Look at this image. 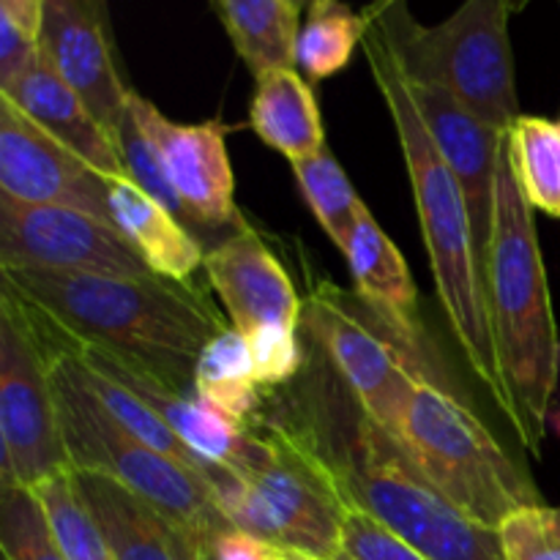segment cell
Returning <instances> with one entry per match:
<instances>
[{
	"mask_svg": "<svg viewBox=\"0 0 560 560\" xmlns=\"http://www.w3.org/2000/svg\"><path fill=\"white\" fill-rule=\"evenodd\" d=\"M0 279L38 339L98 350L184 397H195V366L206 345L230 328L206 290L156 273L0 268Z\"/></svg>",
	"mask_w": 560,
	"mask_h": 560,
	"instance_id": "1",
	"label": "cell"
},
{
	"mask_svg": "<svg viewBox=\"0 0 560 560\" xmlns=\"http://www.w3.org/2000/svg\"><path fill=\"white\" fill-rule=\"evenodd\" d=\"M364 14V11H361ZM364 47L366 63L377 82L388 115L402 145L408 178L413 186L416 211H419L421 233H424L427 255H430L432 277H435L438 299L448 317L454 339L463 350L474 375L490 394L492 402L512 421L506 383H503L501 361H498L495 337L490 323V299H487V268L476 246L474 224H470L468 200L448 170L446 159L427 131L424 118L410 93L408 77L388 44L386 33L375 20L364 14Z\"/></svg>",
	"mask_w": 560,
	"mask_h": 560,
	"instance_id": "2",
	"label": "cell"
},
{
	"mask_svg": "<svg viewBox=\"0 0 560 560\" xmlns=\"http://www.w3.org/2000/svg\"><path fill=\"white\" fill-rule=\"evenodd\" d=\"M487 299L512 430L534 457L541 454L558 388L560 342L534 208L525 200L503 142L495 178V213L487 255Z\"/></svg>",
	"mask_w": 560,
	"mask_h": 560,
	"instance_id": "3",
	"label": "cell"
},
{
	"mask_svg": "<svg viewBox=\"0 0 560 560\" xmlns=\"http://www.w3.org/2000/svg\"><path fill=\"white\" fill-rule=\"evenodd\" d=\"M299 427L334 468L345 501L381 520L427 560H506L501 534L459 512L359 402L339 430H328L331 438Z\"/></svg>",
	"mask_w": 560,
	"mask_h": 560,
	"instance_id": "4",
	"label": "cell"
},
{
	"mask_svg": "<svg viewBox=\"0 0 560 560\" xmlns=\"http://www.w3.org/2000/svg\"><path fill=\"white\" fill-rule=\"evenodd\" d=\"M38 345L49 361V383H52L60 435L71 470L107 476L124 485L126 490L159 509L186 536H191L200 550L233 528L219 509L217 492L206 479L189 474L124 430L88 392L74 359L42 339Z\"/></svg>",
	"mask_w": 560,
	"mask_h": 560,
	"instance_id": "5",
	"label": "cell"
},
{
	"mask_svg": "<svg viewBox=\"0 0 560 560\" xmlns=\"http://www.w3.org/2000/svg\"><path fill=\"white\" fill-rule=\"evenodd\" d=\"M381 25L408 80L441 85L498 131L520 118L509 16L514 0H463L441 25H421L405 0H372L364 9Z\"/></svg>",
	"mask_w": 560,
	"mask_h": 560,
	"instance_id": "6",
	"label": "cell"
},
{
	"mask_svg": "<svg viewBox=\"0 0 560 560\" xmlns=\"http://www.w3.org/2000/svg\"><path fill=\"white\" fill-rule=\"evenodd\" d=\"M394 441L474 523L498 530L512 514L545 506L528 470L485 421L432 377H421Z\"/></svg>",
	"mask_w": 560,
	"mask_h": 560,
	"instance_id": "7",
	"label": "cell"
},
{
	"mask_svg": "<svg viewBox=\"0 0 560 560\" xmlns=\"http://www.w3.org/2000/svg\"><path fill=\"white\" fill-rule=\"evenodd\" d=\"M271 457L246 479L228 474L213 485L230 525L277 550L331 560L342 552L348 501L337 474L293 421H260Z\"/></svg>",
	"mask_w": 560,
	"mask_h": 560,
	"instance_id": "8",
	"label": "cell"
},
{
	"mask_svg": "<svg viewBox=\"0 0 560 560\" xmlns=\"http://www.w3.org/2000/svg\"><path fill=\"white\" fill-rule=\"evenodd\" d=\"M359 304V295L323 279L304 301L306 328L359 408L394 438L416 383L432 375L397 334L370 326Z\"/></svg>",
	"mask_w": 560,
	"mask_h": 560,
	"instance_id": "9",
	"label": "cell"
},
{
	"mask_svg": "<svg viewBox=\"0 0 560 560\" xmlns=\"http://www.w3.org/2000/svg\"><path fill=\"white\" fill-rule=\"evenodd\" d=\"M49 361L22 312L0 299V487L36 490L69 474Z\"/></svg>",
	"mask_w": 560,
	"mask_h": 560,
	"instance_id": "10",
	"label": "cell"
},
{
	"mask_svg": "<svg viewBox=\"0 0 560 560\" xmlns=\"http://www.w3.org/2000/svg\"><path fill=\"white\" fill-rule=\"evenodd\" d=\"M0 268L151 277L115 224L60 206H31L0 195Z\"/></svg>",
	"mask_w": 560,
	"mask_h": 560,
	"instance_id": "11",
	"label": "cell"
},
{
	"mask_svg": "<svg viewBox=\"0 0 560 560\" xmlns=\"http://www.w3.org/2000/svg\"><path fill=\"white\" fill-rule=\"evenodd\" d=\"M0 195L109 219V175L55 140L0 96Z\"/></svg>",
	"mask_w": 560,
	"mask_h": 560,
	"instance_id": "12",
	"label": "cell"
},
{
	"mask_svg": "<svg viewBox=\"0 0 560 560\" xmlns=\"http://www.w3.org/2000/svg\"><path fill=\"white\" fill-rule=\"evenodd\" d=\"M129 109L162 156L164 173L189 211L191 224L244 228L235 208V175L228 156V126L175 124L162 109L131 91Z\"/></svg>",
	"mask_w": 560,
	"mask_h": 560,
	"instance_id": "13",
	"label": "cell"
},
{
	"mask_svg": "<svg viewBox=\"0 0 560 560\" xmlns=\"http://www.w3.org/2000/svg\"><path fill=\"white\" fill-rule=\"evenodd\" d=\"M38 47L44 60L115 135L131 88L120 77L107 0H47Z\"/></svg>",
	"mask_w": 560,
	"mask_h": 560,
	"instance_id": "14",
	"label": "cell"
},
{
	"mask_svg": "<svg viewBox=\"0 0 560 560\" xmlns=\"http://www.w3.org/2000/svg\"><path fill=\"white\" fill-rule=\"evenodd\" d=\"M55 348L66 350V353H71L74 359L85 361V364L96 366V370L107 372L115 381L124 383V386L129 388V392H135L142 402L151 405L159 413V419H164V424H167L170 430H173L175 435L202 459V463L211 465V468L228 470V474L238 476V479H246V476L255 474V470L271 457V443H268L266 432L252 430L249 424L222 413L219 408L208 405L206 399L184 397V394L170 392V388L137 375L135 370L124 366L120 361L109 359V355L98 353V350L63 348V345H55Z\"/></svg>",
	"mask_w": 560,
	"mask_h": 560,
	"instance_id": "15",
	"label": "cell"
},
{
	"mask_svg": "<svg viewBox=\"0 0 560 560\" xmlns=\"http://www.w3.org/2000/svg\"><path fill=\"white\" fill-rule=\"evenodd\" d=\"M408 77V74H405ZM413 102L424 118L427 131L446 159L448 170L459 180L468 200L470 224H474L476 246L487 268L492 238V213H495V178L501 162L506 131H498L470 107H465L454 93L441 85L408 80Z\"/></svg>",
	"mask_w": 560,
	"mask_h": 560,
	"instance_id": "16",
	"label": "cell"
},
{
	"mask_svg": "<svg viewBox=\"0 0 560 560\" xmlns=\"http://www.w3.org/2000/svg\"><path fill=\"white\" fill-rule=\"evenodd\" d=\"M206 277L235 331L260 326L299 328L304 301L279 257L252 228H238L206 255Z\"/></svg>",
	"mask_w": 560,
	"mask_h": 560,
	"instance_id": "17",
	"label": "cell"
},
{
	"mask_svg": "<svg viewBox=\"0 0 560 560\" xmlns=\"http://www.w3.org/2000/svg\"><path fill=\"white\" fill-rule=\"evenodd\" d=\"M5 102L42 126L47 135L63 142L69 151L85 159L104 175H126L120 162L118 140L113 131L91 113L85 98L42 58L31 71L0 91Z\"/></svg>",
	"mask_w": 560,
	"mask_h": 560,
	"instance_id": "18",
	"label": "cell"
},
{
	"mask_svg": "<svg viewBox=\"0 0 560 560\" xmlns=\"http://www.w3.org/2000/svg\"><path fill=\"white\" fill-rule=\"evenodd\" d=\"M353 277L355 295L381 317L383 326L397 334L416 353L419 348V293L402 252L377 224L370 208H361L355 228L342 249Z\"/></svg>",
	"mask_w": 560,
	"mask_h": 560,
	"instance_id": "19",
	"label": "cell"
},
{
	"mask_svg": "<svg viewBox=\"0 0 560 560\" xmlns=\"http://www.w3.org/2000/svg\"><path fill=\"white\" fill-rule=\"evenodd\" d=\"M74 479L115 560H200L191 536L124 485L85 470H74Z\"/></svg>",
	"mask_w": 560,
	"mask_h": 560,
	"instance_id": "20",
	"label": "cell"
},
{
	"mask_svg": "<svg viewBox=\"0 0 560 560\" xmlns=\"http://www.w3.org/2000/svg\"><path fill=\"white\" fill-rule=\"evenodd\" d=\"M109 219L156 277L191 282L206 266V252L186 224L126 175H109Z\"/></svg>",
	"mask_w": 560,
	"mask_h": 560,
	"instance_id": "21",
	"label": "cell"
},
{
	"mask_svg": "<svg viewBox=\"0 0 560 560\" xmlns=\"http://www.w3.org/2000/svg\"><path fill=\"white\" fill-rule=\"evenodd\" d=\"M249 126L288 162L315 156L326 148L315 91L299 69H271L255 77Z\"/></svg>",
	"mask_w": 560,
	"mask_h": 560,
	"instance_id": "22",
	"label": "cell"
},
{
	"mask_svg": "<svg viewBox=\"0 0 560 560\" xmlns=\"http://www.w3.org/2000/svg\"><path fill=\"white\" fill-rule=\"evenodd\" d=\"M235 55L252 74L295 69L301 11L290 0H211Z\"/></svg>",
	"mask_w": 560,
	"mask_h": 560,
	"instance_id": "23",
	"label": "cell"
},
{
	"mask_svg": "<svg viewBox=\"0 0 560 560\" xmlns=\"http://www.w3.org/2000/svg\"><path fill=\"white\" fill-rule=\"evenodd\" d=\"M71 359H74V355H71ZM74 361H77V370H80L82 381H85L88 392L98 399V405H102V408L107 410V413L113 416V419L118 421L124 430H129L131 435L140 438L142 443H148L151 448H156L159 454L170 457L173 463H178L180 468H186L189 474L206 479L211 487L219 485V481L228 476V470H217V468H211L208 463H202V459L197 457V454L191 452V448L186 446V443L180 441V438L175 435L167 424H164V419H159L156 410H153L148 402H142V399L137 397L135 392H129L124 383L115 381V377L107 375V372L96 370V366L85 364V361H80V359H74Z\"/></svg>",
	"mask_w": 560,
	"mask_h": 560,
	"instance_id": "24",
	"label": "cell"
},
{
	"mask_svg": "<svg viewBox=\"0 0 560 560\" xmlns=\"http://www.w3.org/2000/svg\"><path fill=\"white\" fill-rule=\"evenodd\" d=\"M255 364L246 334L233 326L206 345L195 366V397L206 399L233 419L252 424L260 408Z\"/></svg>",
	"mask_w": 560,
	"mask_h": 560,
	"instance_id": "25",
	"label": "cell"
},
{
	"mask_svg": "<svg viewBox=\"0 0 560 560\" xmlns=\"http://www.w3.org/2000/svg\"><path fill=\"white\" fill-rule=\"evenodd\" d=\"M364 14H355L348 3L315 0L301 20L295 69L310 82L339 74L353 60L355 47L364 42Z\"/></svg>",
	"mask_w": 560,
	"mask_h": 560,
	"instance_id": "26",
	"label": "cell"
},
{
	"mask_svg": "<svg viewBox=\"0 0 560 560\" xmlns=\"http://www.w3.org/2000/svg\"><path fill=\"white\" fill-rule=\"evenodd\" d=\"M506 156L530 208L560 219V124L520 115L506 131Z\"/></svg>",
	"mask_w": 560,
	"mask_h": 560,
	"instance_id": "27",
	"label": "cell"
},
{
	"mask_svg": "<svg viewBox=\"0 0 560 560\" xmlns=\"http://www.w3.org/2000/svg\"><path fill=\"white\" fill-rule=\"evenodd\" d=\"M31 492L47 517L49 534L60 556L66 560H115L96 517L77 487L74 470L52 476Z\"/></svg>",
	"mask_w": 560,
	"mask_h": 560,
	"instance_id": "28",
	"label": "cell"
},
{
	"mask_svg": "<svg viewBox=\"0 0 560 560\" xmlns=\"http://www.w3.org/2000/svg\"><path fill=\"white\" fill-rule=\"evenodd\" d=\"M290 164H293V175L299 180L301 195H304L310 211L315 213L323 233L339 249H345V244H348L350 233L355 228V219H359V211L366 202L353 189V184L345 175L342 164L334 159V153L328 148H323L315 156L299 159V162Z\"/></svg>",
	"mask_w": 560,
	"mask_h": 560,
	"instance_id": "29",
	"label": "cell"
},
{
	"mask_svg": "<svg viewBox=\"0 0 560 560\" xmlns=\"http://www.w3.org/2000/svg\"><path fill=\"white\" fill-rule=\"evenodd\" d=\"M0 550L5 560H66L31 490L0 487Z\"/></svg>",
	"mask_w": 560,
	"mask_h": 560,
	"instance_id": "30",
	"label": "cell"
},
{
	"mask_svg": "<svg viewBox=\"0 0 560 560\" xmlns=\"http://www.w3.org/2000/svg\"><path fill=\"white\" fill-rule=\"evenodd\" d=\"M115 140H118L120 162H124L126 178L135 180L148 197H153L156 202H162L167 211H173L180 222H191L189 211L180 202L178 191L170 184L167 173H164L162 156H159L156 145L151 142V137L142 131V126L137 124V118L131 115V109L126 107L124 120H120L118 131H115Z\"/></svg>",
	"mask_w": 560,
	"mask_h": 560,
	"instance_id": "31",
	"label": "cell"
},
{
	"mask_svg": "<svg viewBox=\"0 0 560 560\" xmlns=\"http://www.w3.org/2000/svg\"><path fill=\"white\" fill-rule=\"evenodd\" d=\"M246 339H249L252 364H255L260 386H282L304 370V350L295 337V328L260 326L246 334Z\"/></svg>",
	"mask_w": 560,
	"mask_h": 560,
	"instance_id": "32",
	"label": "cell"
},
{
	"mask_svg": "<svg viewBox=\"0 0 560 560\" xmlns=\"http://www.w3.org/2000/svg\"><path fill=\"white\" fill-rule=\"evenodd\" d=\"M342 552H348L353 560H427L408 541L388 530L381 520L353 503H348V512H345Z\"/></svg>",
	"mask_w": 560,
	"mask_h": 560,
	"instance_id": "33",
	"label": "cell"
},
{
	"mask_svg": "<svg viewBox=\"0 0 560 560\" xmlns=\"http://www.w3.org/2000/svg\"><path fill=\"white\" fill-rule=\"evenodd\" d=\"M547 506V503H545ZM545 506L523 509L498 528L506 560H558L545 528Z\"/></svg>",
	"mask_w": 560,
	"mask_h": 560,
	"instance_id": "34",
	"label": "cell"
},
{
	"mask_svg": "<svg viewBox=\"0 0 560 560\" xmlns=\"http://www.w3.org/2000/svg\"><path fill=\"white\" fill-rule=\"evenodd\" d=\"M42 58L38 38L0 16V91L20 80Z\"/></svg>",
	"mask_w": 560,
	"mask_h": 560,
	"instance_id": "35",
	"label": "cell"
},
{
	"mask_svg": "<svg viewBox=\"0 0 560 560\" xmlns=\"http://www.w3.org/2000/svg\"><path fill=\"white\" fill-rule=\"evenodd\" d=\"M271 547L266 541L255 539V536L244 534L238 528L224 530L222 536L208 545V558L211 560H266Z\"/></svg>",
	"mask_w": 560,
	"mask_h": 560,
	"instance_id": "36",
	"label": "cell"
},
{
	"mask_svg": "<svg viewBox=\"0 0 560 560\" xmlns=\"http://www.w3.org/2000/svg\"><path fill=\"white\" fill-rule=\"evenodd\" d=\"M47 0H0V16L38 38Z\"/></svg>",
	"mask_w": 560,
	"mask_h": 560,
	"instance_id": "37",
	"label": "cell"
},
{
	"mask_svg": "<svg viewBox=\"0 0 560 560\" xmlns=\"http://www.w3.org/2000/svg\"><path fill=\"white\" fill-rule=\"evenodd\" d=\"M545 528L552 541V550H556V556L560 560V509L545 506Z\"/></svg>",
	"mask_w": 560,
	"mask_h": 560,
	"instance_id": "38",
	"label": "cell"
},
{
	"mask_svg": "<svg viewBox=\"0 0 560 560\" xmlns=\"http://www.w3.org/2000/svg\"><path fill=\"white\" fill-rule=\"evenodd\" d=\"M266 560H315V558H306V556H299V552L277 550V547H271V550H268V558Z\"/></svg>",
	"mask_w": 560,
	"mask_h": 560,
	"instance_id": "39",
	"label": "cell"
},
{
	"mask_svg": "<svg viewBox=\"0 0 560 560\" xmlns=\"http://www.w3.org/2000/svg\"><path fill=\"white\" fill-rule=\"evenodd\" d=\"M547 424H550V430L556 432V435L560 438V408L550 410V421H547Z\"/></svg>",
	"mask_w": 560,
	"mask_h": 560,
	"instance_id": "40",
	"label": "cell"
},
{
	"mask_svg": "<svg viewBox=\"0 0 560 560\" xmlns=\"http://www.w3.org/2000/svg\"><path fill=\"white\" fill-rule=\"evenodd\" d=\"M290 3H293V5H295V9H299V11H301V14H304V11H306V9H310V5H312V3H315V0H290Z\"/></svg>",
	"mask_w": 560,
	"mask_h": 560,
	"instance_id": "41",
	"label": "cell"
},
{
	"mask_svg": "<svg viewBox=\"0 0 560 560\" xmlns=\"http://www.w3.org/2000/svg\"><path fill=\"white\" fill-rule=\"evenodd\" d=\"M331 560H353V558H350L348 552H339V556H337V558H331Z\"/></svg>",
	"mask_w": 560,
	"mask_h": 560,
	"instance_id": "42",
	"label": "cell"
},
{
	"mask_svg": "<svg viewBox=\"0 0 560 560\" xmlns=\"http://www.w3.org/2000/svg\"><path fill=\"white\" fill-rule=\"evenodd\" d=\"M200 560H211V558H208V547H206V550L200 552Z\"/></svg>",
	"mask_w": 560,
	"mask_h": 560,
	"instance_id": "43",
	"label": "cell"
},
{
	"mask_svg": "<svg viewBox=\"0 0 560 560\" xmlns=\"http://www.w3.org/2000/svg\"><path fill=\"white\" fill-rule=\"evenodd\" d=\"M558 124H560V120H558Z\"/></svg>",
	"mask_w": 560,
	"mask_h": 560,
	"instance_id": "44",
	"label": "cell"
}]
</instances>
